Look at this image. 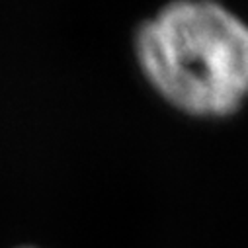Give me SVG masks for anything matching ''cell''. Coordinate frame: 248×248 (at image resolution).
I'll return each instance as SVG.
<instances>
[{
  "instance_id": "cell-1",
  "label": "cell",
  "mask_w": 248,
  "mask_h": 248,
  "mask_svg": "<svg viewBox=\"0 0 248 248\" xmlns=\"http://www.w3.org/2000/svg\"><path fill=\"white\" fill-rule=\"evenodd\" d=\"M139 69L182 113L219 119L248 100V24L219 0H170L135 33Z\"/></svg>"
}]
</instances>
